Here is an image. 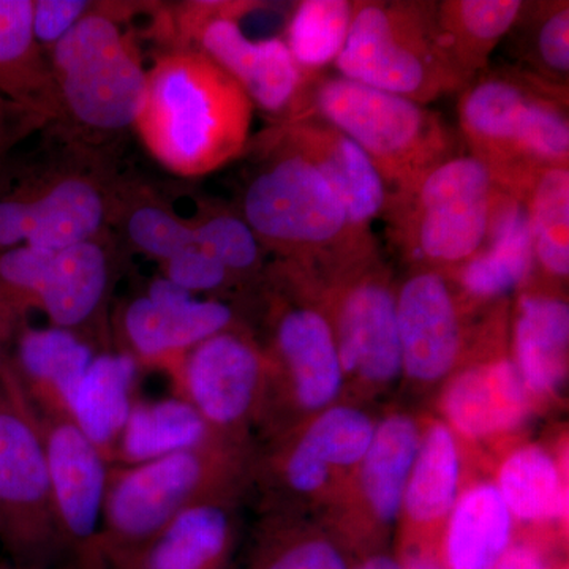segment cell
<instances>
[{
	"mask_svg": "<svg viewBox=\"0 0 569 569\" xmlns=\"http://www.w3.org/2000/svg\"><path fill=\"white\" fill-rule=\"evenodd\" d=\"M0 541L18 567L69 559L52 508L36 407L0 359Z\"/></svg>",
	"mask_w": 569,
	"mask_h": 569,
	"instance_id": "ba28073f",
	"label": "cell"
},
{
	"mask_svg": "<svg viewBox=\"0 0 569 569\" xmlns=\"http://www.w3.org/2000/svg\"><path fill=\"white\" fill-rule=\"evenodd\" d=\"M193 222L198 246L216 257L234 282L258 276L263 268L266 250L239 213L211 209Z\"/></svg>",
	"mask_w": 569,
	"mask_h": 569,
	"instance_id": "74e56055",
	"label": "cell"
},
{
	"mask_svg": "<svg viewBox=\"0 0 569 569\" xmlns=\"http://www.w3.org/2000/svg\"><path fill=\"white\" fill-rule=\"evenodd\" d=\"M249 174L239 216L266 252L329 269L377 250L372 231L356 227L339 194L272 123L250 140Z\"/></svg>",
	"mask_w": 569,
	"mask_h": 569,
	"instance_id": "7a4b0ae2",
	"label": "cell"
},
{
	"mask_svg": "<svg viewBox=\"0 0 569 569\" xmlns=\"http://www.w3.org/2000/svg\"><path fill=\"white\" fill-rule=\"evenodd\" d=\"M515 40V54L522 71L568 88L569 77V3L523 2L518 20L508 33Z\"/></svg>",
	"mask_w": 569,
	"mask_h": 569,
	"instance_id": "836d02e7",
	"label": "cell"
},
{
	"mask_svg": "<svg viewBox=\"0 0 569 569\" xmlns=\"http://www.w3.org/2000/svg\"><path fill=\"white\" fill-rule=\"evenodd\" d=\"M276 126L331 183L356 227L370 230V223L387 213L391 192L376 164L350 137L313 114Z\"/></svg>",
	"mask_w": 569,
	"mask_h": 569,
	"instance_id": "ac0fdd59",
	"label": "cell"
},
{
	"mask_svg": "<svg viewBox=\"0 0 569 569\" xmlns=\"http://www.w3.org/2000/svg\"><path fill=\"white\" fill-rule=\"evenodd\" d=\"M372 421L355 408L336 407L318 417L288 452L283 475L296 492L323 488L329 468L350 467L365 459L372 441Z\"/></svg>",
	"mask_w": 569,
	"mask_h": 569,
	"instance_id": "484cf974",
	"label": "cell"
},
{
	"mask_svg": "<svg viewBox=\"0 0 569 569\" xmlns=\"http://www.w3.org/2000/svg\"><path fill=\"white\" fill-rule=\"evenodd\" d=\"M533 250L526 208L505 193L485 247L455 269V282L471 301L503 298L533 274Z\"/></svg>",
	"mask_w": 569,
	"mask_h": 569,
	"instance_id": "cb8c5ba5",
	"label": "cell"
},
{
	"mask_svg": "<svg viewBox=\"0 0 569 569\" xmlns=\"http://www.w3.org/2000/svg\"><path fill=\"white\" fill-rule=\"evenodd\" d=\"M323 272L340 283L331 326L343 372L370 383L396 380L402 372L396 293L377 250Z\"/></svg>",
	"mask_w": 569,
	"mask_h": 569,
	"instance_id": "8fae6325",
	"label": "cell"
},
{
	"mask_svg": "<svg viewBox=\"0 0 569 569\" xmlns=\"http://www.w3.org/2000/svg\"><path fill=\"white\" fill-rule=\"evenodd\" d=\"M114 222L121 224L127 241L134 250L160 263L187 247L198 244L193 220L182 219L152 194L144 190H130L123 183Z\"/></svg>",
	"mask_w": 569,
	"mask_h": 569,
	"instance_id": "8d00e7d4",
	"label": "cell"
},
{
	"mask_svg": "<svg viewBox=\"0 0 569 569\" xmlns=\"http://www.w3.org/2000/svg\"><path fill=\"white\" fill-rule=\"evenodd\" d=\"M213 440L211 429L182 397L134 402L112 452V466L130 467L167 458Z\"/></svg>",
	"mask_w": 569,
	"mask_h": 569,
	"instance_id": "83f0119b",
	"label": "cell"
},
{
	"mask_svg": "<svg viewBox=\"0 0 569 569\" xmlns=\"http://www.w3.org/2000/svg\"><path fill=\"white\" fill-rule=\"evenodd\" d=\"M142 7L93 2L48 51L58 107L52 123L67 137L100 149L134 126L148 69L137 37L123 24Z\"/></svg>",
	"mask_w": 569,
	"mask_h": 569,
	"instance_id": "277c9868",
	"label": "cell"
},
{
	"mask_svg": "<svg viewBox=\"0 0 569 569\" xmlns=\"http://www.w3.org/2000/svg\"><path fill=\"white\" fill-rule=\"evenodd\" d=\"M496 569H548L537 550L527 546L509 548Z\"/></svg>",
	"mask_w": 569,
	"mask_h": 569,
	"instance_id": "7bdbcfd3",
	"label": "cell"
},
{
	"mask_svg": "<svg viewBox=\"0 0 569 569\" xmlns=\"http://www.w3.org/2000/svg\"><path fill=\"white\" fill-rule=\"evenodd\" d=\"M14 339L13 362H7L26 395L43 411L62 413V403L97 355L88 337L67 329L22 326Z\"/></svg>",
	"mask_w": 569,
	"mask_h": 569,
	"instance_id": "603a6c76",
	"label": "cell"
},
{
	"mask_svg": "<svg viewBox=\"0 0 569 569\" xmlns=\"http://www.w3.org/2000/svg\"><path fill=\"white\" fill-rule=\"evenodd\" d=\"M260 2H187L173 17L160 18L159 36L168 47H192L222 67L254 108L272 121L299 118L313 81L296 63L283 39L252 40L239 21Z\"/></svg>",
	"mask_w": 569,
	"mask_h": 569,
	"instance_id": "9c48e42d",
	"label": "cell"
},
{
	"mask_svg": "<svg viewBox=\"0 0 569 569\" xmlns=\"http://www.w3.org/2000/svg\"><path fill=\"white\" fill-rule=\"evenodd\" d=\"M537 81L519 69L486 71L459 92L460 133L470 156L485 163L497 186L516 200L533 174L520 164L519 132Z\"/></svg>",
	"mask_w": 569,
	"mask_h": 569,
	"instance_id": "9a60e30c",
	"label": "cell"
},
{
	"mask_svg": "<svg viewBox=\"0 0 569 569\" xmlns=\"http://www.w3.org/2000/svg\"><path fill=\"white\" fill-rule=\"evenodd\" d=\"M140 367L127 351H97L84 376L62 403V413L99 447L110 462L137 402L134 391Z\"/></svg>",
	"mask_w": 569,
	"mask_h": 569,
	"instance_id": "44dd1931",
	"label": "cell"
},
{
	"mask_svg": "<svg viewBox=\"0 0 569 569\" xmlns=\"http://www.w3.org/2000/svg\"><path fill=\"white\" fill-rule=\"evenodd\" d=\"M168 373L178 396L200 413L213 436L249 417L263 387L266 358L249 336L231 326L187 351Z\"/></svg>",
	"mask_w": 569,
	"mask_h": 569,
	"instance_id": "4fadbf2b",
	"label": "cell"
},
{
	"mask_svg": "<svg viewBox=\"0 0 569 569\" xmlns=\"http://www.w3.org/2000/svg\"><path fill=\"white\" fill-rule=\"evenodd\" d=\"M460 460L455 436L445 425H433L419 443L408 478L402 508L417 523L447 516L458 500Z\"/></svg>",
	"mask_w": 569,
	"mask_h": 569,
	"instance_id": "d6a6232c",
	"label": "cell"
},
{
	"mask_svg": "<svg viewBox=\"0 0 569 569\" xmlns=\"http://www.w3.org/2000/svg\"><path fill=\"white\" fill-rule=\"evenodd\" d=\"M503 197L485 163L459 153L391 194L392 244L417 268L455 271L485 247Z\"/></svg>",
	"mask_w": 569,
	"mask_h": 569,
	"instance_id": "52a82bcc",
	"label": "cell"
},
{
	"mask_svg": "<svg viewBox=\"0 0 569 569\" xmlns=\"http://www.w3.org/2000/svg\"><path fill=\"white\" fill-rule=\"evenodd\" d=\"M518 367L509 359L482 362L449 383L445 413L460 433L488 438L515 429L529 410L527 389Z\"/></svg>",
	"mask_w": 569,
	"mask_h": 569,
	"instance_id": "7402d4cb",
	"label": "cell"
},
{
	"mask_svg": "<svg viewBox=\"0 0 569 569\" xmlns=\"http://www.w3.org/2000/svg\"><path fill=\"white\" fill-rule=\"evenodd\" d=\"M231 539L230 515L211 498L183 509L141 548L107 563L111 569H222Z\"/></svg>",
	"mask_w": 569,
	"mask_h": 569,
	"instance_id": "ffe728a7",
	"label": "cell"
},
{
	"mask_svg": "<svg viewBox=\"0 0 569 569\" xmlns=\"http://www.w3.org/2000/svg\"><path fill=\"white\" fill-rule=\"evenodd\" d=\"M512 515L496 486L468 490L452 508L445 568L496 569L509 549Z\"/></svg>",
	"mask_w": 569,
	"mask_h": 569,
	"instance_id": "f1b7e54d",
	"label": "cell"
},
{
	"mask_svg": "<svg viewBox=\"0 0 569 569\" xmlns=\"http://www.w3.org/2000/svg\"><path fill=\"white\" fill-rule=\"evenodd\" d=\"M47 126L48 123L40 116L33 114L0 96V170L7 163L14 146L20 144L29 134Z\"/></svg>",
	"mask_w": 569,
	"mask_h": 569,
	"instance_id": "b9f144b4",
	"label": "cell"
},
{
	"mask_svg": "<svg viewBox=\"0 0 569 569\" xmlns=\"http://www.w3.org/2000/svg\"><path fill=\"white\" fill-rule=\"evenodd\" d=\"M222 455L217 438L200 448L140 466L111 467L99 552L111 561L127 556L183 509L211 500Z\"/></svg>",
	"mask_w": 569,
	"mask_h": 569,
	"instance_id": "30bf717a",
	"label": "cell"
},
{
	"mask_svg": "<svg viewBox=\"0 0 569 569\" xmlns=\"http://www.w3.org/2000/svg\"><path fill=\"white\" fill-rule=\"evenodd\" d=\"M92 7L88 0H33V33L44 52L48 54Z\"/></svg>",
	"mask_w": 569,
	"mask_h": 569,
	"instance_id": "ab89813d",
	"label": "cell"
},
{
	"mask_svg": "<svg viewBox=\"0 0 569 569\" xmlns=\"http://www.w3.org/2000/svg\"><path fill=\"white\" fill-rule=\"evenodd\" d=\"M396 309L402 370L426 383L447 376L466 339L455 282L445 271L418 268L396 295Z\"/></svg>",
	"mask_w": 569,
	"mask_h": 569,
	"instance_id": "2e32d148",
	"label": "cell"
},
{
	"mask_svg": "<svg viewBox=\"0 0 569 569\" xmlns=\"http://www.w3.org/2000/svg\"><path fill=\"white\" fill-rule=\"evenodd\" d=\"M402 567L406 569H447L440 561L433 559L429 553L422 552V550H413V552L408 553Z\"/></svg>",
	"mask_w": 569,
	"mask_h": 569,
	"instance_id": "f6af8a7d",
	"label": "cell"
},
{
	"mask_svg": "<svg viewBox=\"0 0 569 569\" xmlns=\"http://www.w3.org/2000/svg\"><path fill=\"white\" fill-rule=\"evenodd\" d=\"M529 217L533 268L550 279L569 276V167L535 171L519 194Z\"/></svg>",
	"mask_w": 569,
	"mask_h": 569,
	"instance_id": "4dcf8cb0",
	"label": "cell"
},
{
	"mask_svg": "<svg viewBox=\"0 0 569 569\" xmlns=\"http://www.w3.org/2000/svg\"><path fill=\"white\" fill-rule=\"evenodd\" d=\"M307 114L350 137L391 194L407 192L438 164L459 156L458 137L440 112L340 74L323 73L310 84L299 118Z\"/></svg>",
	"mask_w": 569,
	"mask_h": 569,
	"instance_id": "5b68a950",
	"label": "cell"
},
{
	"mask_svg": "<svg viewBox=\"0 0 569 569\" xmlns=\"http://www.w3.org/2000/svg\"><path fill=\"white\" fill-rule=\"evenodd\" d=\"M356 569H406L399 561L389 559V557H372L365 561L361 567Z\"/></svg>",
	"mask_w": 569,
	"mask_h": 569,
	"instance_id": "bcb514c9",
	"label": "cell"
},
{
	"mask_svg": "<svg viewBox=\"0 0 569 569\" xmlns=\"http://www.w3.org/2000/svg\"><path fill=\"white\" fill-rule=\"evenodd\" d=\"M516 367L527 388L552 392L568 372L569 309L560 296H520L515 320Z\"/></svg>",
	"mask_w": 569,
	"mask_h": 569,
	"instance_id": "4316f807",
	"label": "cell"
},
{
	"mask_svg": "<svg viewBox=\"0 0 569 569\" xmlns=\"http://www.w3.org/2000/svg\"><path fill=\"white\" fill-rule=\"evenodd\" d=\"M254 107L244 89L192 47H168L146 74L133 129L164 170L201 178L244 156Z\"/></svg>",
	"mask_w": 569,
	"mask_h": 569,
	"instance_id": "6da1fadb",
	"label": "cell"
},
{
	"mask_svg": "<svg viewBox=\"0 0 569 569\" xmlns=\"http://www.w3.org/2000/svg\"><path fill=\"white\" fill-rule=\"evenodd\" d=\"M419 443L418 427L407 417L388 418L373 432L362 459V489L370 507L385 522L396 519L402 509Z\"/></svg>",
	"mask_w": 569,
	"mask_h": 569,
	"instance_id": "1f68e13d",
	"label": "cell"
},
{
	"mask_svg": "<svg viewBox=\"0 0 569 569\" xmlns=\"http://www.w3.org/2000/svg\"><path fill=\"white\" fill-rule=\"evenodd\" d=\"M272 340L299 406L318 410L336 399L343 369L331 320L320 309L310 305L280 306Z\"/></svg>",
	"mask_w": 569,
	"mask_h": 569,
	"instance_id": "d6986e66",
	"label": "cell"
},
{
	"mask_svg": "<svg viewBox=\"0 0 569 569\" xmlns=\"http://www.w3.org/2000/svg\"><path fill=\"white\" fill-rule=\"evenodd\" d=\"M160 264L164 279L192 295L211 293L234 282L222 263L198 244L187 247Z\"/></svg>",
	"mask_w": 569,
	"mask_h": 569,
	"instance_id": "f35d334b",
	"label": "cell"
},
{
	"mask_svg": "<svg viewBox=\"0 0 569 569\" xmlns=\"http://www.w3.org/2000/svg\"><path fill=\"white\" fill-rule=\"evenodd\" d=\"M0 569H111L102 556L71 557L61 563L44 568L18 567V565H3Z\"/></svg>",
	"mask_w": 569,
	"mask_h": 569,
	"instance_id": "ee69618b",
	"label": "cell"
},
{
	"mask_svg": "<svg viewBox=\"0 0 569 569\" xmlns=\"http://www.w3.org/2000/svg\"><path fill=\"white\" fill-rule=\"evenodd\" d=\"M37 419L47 456L52 508L67 556H100L111 462L66 415L43 411L40 417L37 411Z\"/></svg>",
	"mask_w": 569,
	"mask_h": 569,
	"instance_id": "7c38bea8",
	"label": "cell"
},
{
	"mask_svg": "<svg viewBox=\"0 0 569 569\" xmlns=\"http://www.w3.org/2000/svg\"><path fill=\"white\" fill-rule=\"evenodd\" d=\"M498 492L516 518L537 522L563 518L568 509L556 460L539 447H523L512 452L498 477Z\"/></svg>",
	"mask_w": 569,
	"mask_h": 569,
	"instance_id": "e575fe53",
	"label": "cell"
},
{
	"mask_svg": "<svg viewBox=\"0 0 569 569\" xmlns=\"http://www.w3.org/2000/svg\"><path fill=\"white\" fill-rule=\"evenodd\" d=\"M353 9V0H305L295 7L283 40L307 77L317 80L337 61L346 47Z\"/></svg>",
	"mask_w": 569,
	"mask_h": 569,
	"instance_id": "d590c367",
	"label": "cell"
},
{
	"mask_svg": "<svg viewBox=\"0 0 569 569\" xmlns=\"http://www.w3.org/2000/svg\"><path fill=\"white\" fill-rule=\"evenodd\" d=\"M56 148L0 170V253L61 250L107 233L122 183L102 149L54 127Z\"/></svg>",
	"mask_w": 569,
	"mask_h": 569,
	"instance_id": "3957f363",
	"label": "cell"
},
{
	"mask_svg": "<svg viewBox=\"0 0 569 569\" xmlns=\"http://www.w3.org/2000/svg\"><path fill=\"white\" fill-rule=\"evenodd\" d=\"M522 7V0L437 2L438 29L445 47L471 81L488 67L490 56L507 39Z\"/></svg>",
	"mask_w": 569,
	"mask_h": 569,
	"instance_id": "f546056e",
	"label": "cell"
},
{
	"mask_svg": "<svg viewBox=\"0 0 569 569\" xmlns=\"http://www.w3.org/2000/svg\"><path fill=\"white\" fill-rule=\"evenodd\" d=\"M114 264V246L108 233L52 250L41 276L36 310L54 328L92 335L107 309Z\"/></svg>",
	"mask_w": 569,
	"mask_h": 569,
	"instance_id": "e0dca14e",
	"label": "cell"
},
{
	"mask_svg": "<svg viewBox=\"0 0 569 569\" xmlns=\"http://www.w3.org/2000/svg\"><path fill=\"white\" fill-rule=\"evenodd\" d=\"M340 77L427 104L470 84L445 47L437 2L355 0Z\"/></svg>",
	"mask_w": 569,
	"mask_h": 569,
	"instance_id": "8992f818",
	"label": "cell"
},
{
	"mask_svg": "<svg viewBox=\"0 0 569 569\" xmlns=\"http://www.w3.org/2000/svg\"><path fill=\"white\" fill-rule=\"evenodd\" d=\"M257 569H348L342 553L321 539H306L274 550Z\"/></svg>",
	"mask_w": 569,
	"mask_h": 569,
	"instance_id": "60d3db41",
	"label": "cell"
},
{
	"mask_svg": "<svg viewBox=\"0 0 569 569\" xmlns=\"http://www.w3.org/2000/svg\"><path fill=\"white\" fill-rule=\"evenodd\" d=\"M233 307L194 295L164 277L123 309L121 331L127 353L138 365L170 372L194 346L234 326Z\"/></svg>",
	"mask_w": 569,
	"mask_h": 569,
	"instance_id": "5bb4252c",
	"label": "cell"
},
{
	"mask_svg": "<svg viewBox=\"0 0 569 569\" xmlns=\"http://www.w3.org/2000/svg\"><path fill=\"white\" fill-rule=\"evenodd\" d=\"M0 96L54 122V81L33 33V0H0Z\"/></svg>",
	"mask_w": 569,
	"mask_h": 569,
	"instance_id": "d4e9b609",
	"label": "cell"
}]
</instances>
